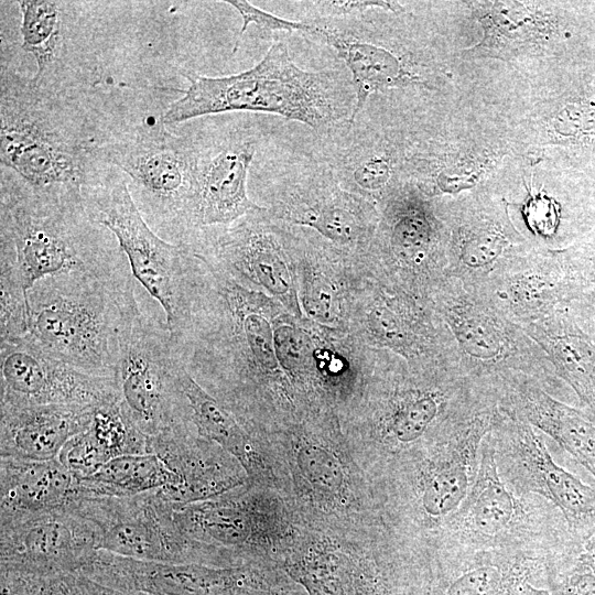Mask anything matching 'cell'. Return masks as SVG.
Returning a JSON list of instances; mask_svg holds the SVG:
<instances>
[{"instance_id":"44dd1931","label":"cell","mask_w":595,"mask_h":595,"mask_svg":"<svg viewBox=\"0 0 595 595\" xmlns=\"http://www.w3.org/2000/svg\"><path fill=\"white\" fill-rule=\"evenodd\" d=\"M95 408L0 404V456L57 458L66 442L86 430Z\"/></svg>"},{"instance_id":"9a60e30c","label":"cell","mask_w":595,"mask_h":595,"mask_svg":"<svg viewBox=\"0 0 595 595\" xmlns=\"http://www.w3.org/2000/svg\"><path fill=\"white\" fill-rule=\"evenodd\" d=\"M197 140L198 156L190 213V239L198 228L228 226L249 213L266 208L252 202L247 193L257 139L236 130L213 141Z\"/></svg>"},{"instance_id":"8992f818","label":"cell","mask_w":595,"mask_h":595,"mask_svg":"<svg viewBox=\"0 0 595 595\" xmlns=\"http://www.w3.org/2000/svg\"><path fill=\"white\" fill-rule=\"evenodd\" d=\"M93 161L129 178L130 193L149 226L176 245L190 239V213L195 188L198 140L174 134L162 117L142 121L90 149Z\"/></svg>"},{"instance_id":"d590c367","label":"cell","mask_w":595,"mask_h":595,"mask_svg":"<svg viewBox=\"0 0 595 595\" xmlns=\"http://www.w3.org/2000/svg\"><path fill=\"white\" fill-rule=\"evenodd\" d=\"M515 595H550L545 589L536 588L528 583H521L516 586Z\"/></svg>"},{"instance_id":"1f68e13d","label":"cell","mask_w":595,"mask_h":595,"mask_svg":"<svg viewBox=\"0 0 595 595\" xmlns=\"http://www.w3.org/2000/svg\"><path fill=\"white\" fill-rule=\"evenodd\" d=\"M310 20L339 21L364 17L368 11L381 9L400 12L401 4L394 1L328 0L302 2Z\"/></svg>"},{"instance_id":"ffe728a7","label":"cell","mask_w":595,"mask_h":595,"mask_svg":"<svg viewBox=\"0 0 595 595\" xmlns=\"http://www.w3.org/2000/svg\"><path fill=\"white\" fill-rule=\"evenodd\" d=\"M500 413V401L489 402L447 436L422 479L421 504L429 517L445 518L459 509L469 491V475L476 455Z\"/></svg>"},{"instance_id":"5b68a950","label":"cell","mask_w":595,"mask_h":595,"mask_svg":"<svg viewBox=\"0 0 595 595\" xmlns=\"http://www.w3.org/2000/svg\"><path fill=\"white\" fill-rule=\"evenodd\" d=\"M428 300L448 335L453 367L477 386L501 396L517 379L545 390L556 382L542 348L477 291L445 275Z\"/></svg>"},{"instance_id":"277c9868","label":"cell","mask_w":595,"mask_h":595,"mask_svg":"<svg viewBox=\"0 0 595 595\" xmlns=\"http://www.w3.org/2000/svg\"><path fill=\"white\" fill-rule=\"evenodd\" d=\"M130 268L45 277L26 294L28 337L85 374L112 378L120 336L140 310Z\"/></svg>"},{"instance_id":"484cf974","label":"cell","mask_w":595,"mask_h":595,"mask_svg":"<svg viewBox=\"0 0 595 595\" xmlns=\"http://www.w3.org/2000/svg\"><path fill=\"white\" fill-rule=\"evenodd\" d=\"M180 477L153 453L113 457L91 475L77 479L78 496L129 497L177 488Z\"/></svg>"},{"instance_id":"2e32d148","label":"cell","mask_w":595,"mask_h":595,"mask_svg":"<svg viewBox=\"0 0 595 595\" xmlns=\"http://www.w3.org/2000/svg\"><path fill=\"white\" fill-rule=\"evenodd\" d=\"M275 207L285 221L313 228L339 245L365 241L371 232L370 209L357 194L342 187L326 162L296 166Z\"/></svg>"},{"instance_id":"e0dca14e","label":"cell","mask_w":595,"mask_h":595,"mask_svg":"<svg viewBox=\"0 0 595 595\" xmlns=\"http://www.w3.org/2000/svg\"><path fill=\"white\" fill-rule=\"evenodd\" d=\"M472 290L522 328L569 305L559 250L533 245L507 257L478 289Z\"/></svg>"},{"instance_id":"836d02e7","label":"cell","mask_w":595,"mask_h":595,"mask_svg":"<svg viewBox=\"0 0 595 595\" xmlns=\"http://www.w3.org/2000/svg\"><path fill=\"white\" fill-rule=\"evenodd\" d=\"M303 305L306 312L322 323H333L337 317L334 292L327 283L314 279L303 292Z\"/></svg>"},{"instance_id":"ac0fdd59","label":"cell","mask_w":595,"mask_h":595,"mask_svg":"<svg viewBox=\"0 0 595 595\" xmlns=\"http://www.w3.org/2000/svg\"><path fill=\"white\" fill-rule=\"evenodd\" d=\"M452 216L445 275L466 288L478 289L507 257L532 245L515 229L502 207L470 204Z\"/></svg>"},{"instance_id":"8fae6325","label":"cell","mask_w":595,"mask_h":595,"mask_svg":"<svg viewBox=\"0 0 595 595\" xmlns=\"http://www.w3.org/2000/svg\"><path fill=\"white\" fill-rule=\"evenodd\" d=\"M491 435L520 487L552 501L574 532L595 531V489L552 459L532 425L501 404Z\"/></svg>"},{"instance_id":"9c48e42d","label":"cell","mask_w":595,"mask_h":595,"mask_svg":"<svg viewBox=\"0 0 595 595\" xmlns=\"http://www.w3.org/2000/svg\"><path fill=\"white\" fill-rule=\"evenodd\" d=\"M72 506L93 526L97 550L141 561L198 563L196 548L174 521L172 504L155 493L77 496Z\"/></svg>"},{"instance_id":"d6986e66","label":"cell","mask_w":595,"mask_h":595,"mask_svg":"<svg viewBox=\"0 0 595 595\" xmlns=\"http://www.w3.org/2000/svg\"><path fill=\"white\" fill-rule=\"evenodd\" d=\"M193 424L177 426L149 437V453L156 454L180 477L177 488L160 498L177 505L218 497L244 483L235 462L220 446L193 431ZM217 445V444H216Z\"/></svg>"},{"instance_id":"83f0119b","label":"cell","mask_w":595,"mask_h":595,"mask_svg":"<svg viewBox=\"0 0 595 595\" xmlns=\"http://www.w3.org/2000/svg\"><path fill=\"white\" fill-rule=\"evenodd\" d=\"M569 305L576 323L595 339V231L559 250Z\"/></svg>"},{"instance_id":"d6a6232c","label":"cell","mask_w":595,"mask_h":595,"mask_svg":"<svg viewBox=\"0 0 595 595\" xmlns=\"http://www.w3.org/2000/svg\"><path fill=\"white\" fill-rule=\"evenodd\" d=\"M506 582V575L498 566L479 565L455 578L444 595H501Z\"/></svg>"},{"instance_id":"7a4b0ae2","label":"cell","mask_w":595,"mask_h":595,"mask_svg":"<svg viewBox=\"0 0 595 595\" xmlns=\"http://www.w3.org/2000/svg\"><path fill=\"white\" fill-rule=\"evenodd\" d=\"M0 262L28 292L45 277L130 268L109 230L91 220L82 193L35 191L1 167Z\"/></svg>"},{"instance_id":"f546056e","label":"cell","mask_w":595,"mask_h":595,"mask_svg":"<svg viewBox=\"0 0 595 595\" xmlns=\"http://www.w3.org/2000/svg\"><path fill=\"white\" fill-rule=\"evenodd\" d=\"M0 343L23 338L29 332L28 292L8 264H0Z\"/></svg>"},{"instance_id":"3957f363","label":"cell","mask_w":595,"mask_h":595,"mask_svg":"<svg viewBox=\"0 0 595 595\" xmlns=\"http://www.w3.org/2000/svg\"><path fill=\"white\" fill-rule=\"evenodd\" d=\"M76 95L36 84L1 62L0 162L35 191L82 193L101 141Z\"/></svg>"},{"instance_id":"d4e9b609","label":"cell","mask_w":595,"mask_h":595,"mask_svg":"<svg viewBox=\"0 0 595 595\" xmlns=\"http://www.w3.org/2000/svg\"><path fill=\"white\" fill-rule=\"evenodd\" d=\"M523 329L547 354L556 377L574 390L595 419V339L567 307Z\"/></svg>"},{"instance_id":"6da1fadb","label":"cell","mask_w":595,"mask_h":595,"mask_svg":"<svg viewBox=\"0 0 595 595\" xmlns=\"http://www.w3.org/2000/svg\"><path fill=\"white\" fill-rule=\"evenodd\" d=\"M188 86L162 115L166 126L231 111L264 112L299 121L325 134L350 126L356 105L350 78L336 69L307 71L275 41L251 68L209 77L184 72Z\"/></svg>"},{"instance_id":"5bb4252c","label":"cell","mask_w":595,"mask_h":595,"mask_svg":"<svg viewBox=\"0 0 595 595\" xmlns=\"http://www.w3.org/2000/svg\"><path fill=\"white\" fill-rule=\"evenodd\" d=\"M383 231L398 285L428 299L445 277L448 230L428 202L404 190L387 202Z\"/></svg>"},{"instance_id":"e575fe53","label":"cell","mask_w":595,"mask_h":595,"mask_svg":"<svg viewBox=\"0 0 595 595\" xmlns=\"http://www.w3.org/2000/svg\"><path fill=\"white\" fill-rule=\"evenodd\" d=\"M567 595H595V576L582 574L571 577Z\"/></svg>"},{"instance_id":"52a82bcc","label":"cell","mask_w":595,"mask_h":595,"mask_svg":"<svg viewBox=\"0 0 595 595\" xmlns=\"http://www.w3.org/2000/svg\"><path fill=\"white\" fill-rule=\"evenodd\" d=\"M82 197L91 220L113 235L134 279L162 306L170 334H175L186 316L190 250L149 226L120 171L99 173L97 164Z\"/></svg>"},{"instance_id":"4316f807","label":"cell","mask_w":595,"mask_h":595,"mask_svg":"<svg viewBox=\"0 0 595 595\" xmlns=\"http://www.w3.org/2000/svg\"><path fill=\"white\" fill-rule=\"evenodd\" d=\"M180 381L197 434L225 450L248 474H256L259 470L257 450L237 419L221 402L206 391L184 366L180 374Z\"/></svg>"},{"instance_id":"7c38bea8","label":"cell","mask_w":595,"mask_h":595,"mask_svg":"<svg viewBox=\"0 0 595 595\" xmlns=\"http://www.w3.org/2000/svg\"><path fill=\"white\" fill-rule=\"evenodd\" d=\"M96 551L93 526L72 505L0 520L1 566L42 575L79 573Z\"/></svg>"},{"instance_id":"cb8c5ba5","label":"cell","mask_w":595,"mask_h":595,"mask_svg":"<svg viewBox=\"0 0 595 595\" xmlns=\"http://www.w3.org/2000/svg\"><path fill=\"white\" fill-rule=\"evenodd\" d=\"M490 432L482 443L478 469L469 491L454 513L456 526L466 536L483 542L505 536L522 516L519 500L499 475Z\"/></svg>"},{"instance_id":"7402d4cb","label":"cell","mask_w":595,"mask_h":595,"mask_svg":"<svg viewBox=\"0 0 595 595\" xmlns=\"http://www.w3.org/2000/svg\"><path fill=\"white\" fill-rule=\"evenodd\" d=\"M500 403L554 440L595 478V419L522 378L506 386Z\"/></svg>"},{"instance_id":"4dcf8cb0","label":"cell","mask_w":595,"mask_h":595,"mask_svg":"<svg viewBox=\"0 0 595 595\" xmlns=\"http://www.w3.org/2000/svg\"><path fill=\"white\" fill-rule=\"evenodd\" d=\"M226 3L235 8L242 19L232 53L238 50L242 35L250 25H255L259 32V36L263 39H271L279 33H299L304 36L311 28L307 20H288L269 13L245 0H229Z\"/></svg>"},{"instance_id":"4fadbf2b","label":"cell","mask_w":595,"mask_h":595,"mask_svg":"<svg viewBox=\"0 0 595 595\" xmlns=\"http://www.w3.org/2000/svg\"><path fill=\"white\" fill-rule=\"evenodd\" d=\"M21 48L31 54L36 71L33 80L46 88L76 94L96 79L94 58L82 47L75 22L80 2L20 0Z\"/></svg>"},{"instance_id":"30bf717a","label":"cell","mask_w":595,"mask_h":595,"mask_svg":"<svg viewBox=\"0 0 595 595\" xmlns=\"http://www.w3.org/2000/svg\"><path fill=\"white\" fill-rule=\"evenodd\" d=\"M118 399L115 379L79 371L28 336L0 343V404L96 408Z\"/></svg>"},{"instance_id":"ba28073f","label":"cell","mask_w":595,"mask_h":595,"mask_svg":"<svg viewBox=\"0 0 595 595\" xmlns=\"http://www.w3.org/2000/svg\"><path fill=\"white\" fill-rule=\"evenodd\" d=\"M182 368L167 326L140 309L121 333L115 380L123 410L148 437L193 424Z\"/></svg>"},{"instance_id":"603a6c76","label":"cell","mask_w":595,"mask_h":595,"mask_svg":"<svg viewBox=\"0 0 595 595\" xmlns=\"http://www.w3.org/2000/svg\"><path fill=\"white\" fill-rule=\"evenodd\" d=\"M77 496V479L57 458L1 457L0 520L66 508Z\"/></svg>"},{"instance_id":"f1b7e54d","label":"cell","mask_w":595,"mask_h":595,"mask_svg":"<svg viewBox=\"0 0 595 595\" xmlns=\"http://www.w3.org/2000/svg\"><path fill=\"white\" fill-rule=\"evenodd\" d=\"M84 432L106 462L121 455L149 453V437L132 422L119 399L96 407Z\"/></svg>"}]
</instances>
